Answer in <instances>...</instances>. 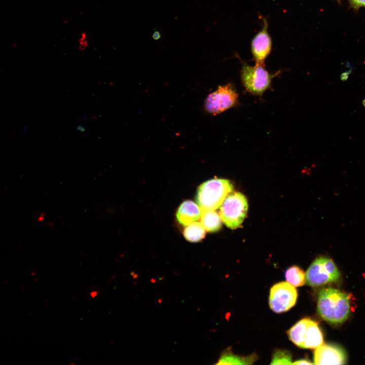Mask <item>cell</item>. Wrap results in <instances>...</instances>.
<instances>
[{
    "label": "cell",
    "instance_id": "52a82bcc",
    "mask_svg": "<svg viewBox=\"0 0 365 365\" xmlns=\"http://www.w3.org/2000/svg\"><path fill=\"white\" fill-rule=\"evenodd\" d=\"M341 276L335 263L330 258L320 257L316 259L308 268L306 281L311 286H318L336 282Z\"/></svg>",
    "mask_w": 365,
    "mask_h": 365
},
{
    "label": "cell",
    "instance_id": "8fae6325",
    "mask_svg": "<svg viewBox=\"0 0 365 365\" xmlns=\"http://www.w3.org/2000/svg\"><path fill=\"white\" fill-rule=\"evenodd\" d=\"M202 210L200 206L194 202L187 200L179 206L176 218L180 224L187 226L200 218Z\"/></svg>",
    "mask_w": 365,
    "mask_h": 365
},
{
    "label": "cell",
    "instance_id": "8992f818",
    "mask_svg": "<svg viewBox=\"0 0 365 365\" xmlns=\"http://www.w3.org/2000/svg\"><path fill=\"white\" fill-rule=\"evenodd\" d=\"M238 98L239 95L232 84L218 86L206 97L204 104V110L210 115L220 114L238 105Z\"/></svg>",
    "mask_w": 365,
    "mask_h": 365
},
{
    "label": "cell",
    "instance_id": "ac0fdd59",
    "mask_svg": "<svg viewBox=\"0 0 365 365\" xmlns=\"http://www.w3.org/2000/svg\"><path fill=\"white\" fill-rule=\"evenodd\" d=\"M351 72V70L343 72L340 76V79L342 82L346 81L348 80L349 75Z\"/></svg>",
    "mask_w": 365,
    "mask_h": 365
},
{
    "label": "cell",
    "instance_id": "9a60e30c",
    "mask_svg": "<svg viewBox=\"0 0 365 365\" xmlns=\"http://www.w3.org/2000/svg\"><path fill=\"white\" fill-rule=\"evenodd\" d=\"M285 275L287 282L294 287L302 286L306 282L305 273L297 266H293L287 269Z\"/></svg>",
    "mask_w": 365,
    "mask_h": 365
},
{
    "label": "cell",
    "instance_id": "7c38bea8",
    "mask_svg": "<svg viewBox=\"0 0 365 365\" xmlns=\"http://www.w3.org/2000/svg\"><path fill=\"white\" fill-rule=\"evenodd\" d=\"M200 220L203 227L207 232L217 231L222 227L220 215L214 210H202Z\"/></svg>",
    "mask_w": 365,
    "mask_h": 365
},
{
    "label": "cell",
    "instance_id": "3957f363",
    "mask_svg": "<svg viewBox=\"0 0 365 365\" xmlns=\"http://www.w3.org/2000/svg\"><path fill=\"white\" fill-rule=\"evenodd\" d=\"M287 335L293 343L302 348L315 349L323 343L318 323L309 318L297 322L287 331Z\"/></svg>",
    "mask_w": 365,
    "mask_h": 365
},
{
    "label": "cell",
    "instance_id": "ba28073f",
    "mask_svg": "<svg viewBox=\"0 0 365 365\" xmlns=\"http://www.w3.org/2000/svg\"><path fill=\"white\" fill-rule=\"evenodd\" d=\"M297 296L296 289L288 282L277 283L270 289L269 299L270 307L278 313L287 311L295 305Z\"/></svg>",
    "mask_w": 365,
    "mask_h": 365
},
{
    "label": "cell",
    "instance_id": "e0dca14e",
    "mask_svg": "<svg viewBox=\"0 0 365 365\" xmlns=\"http://www.w3.org/2000/svg\"><path fill=\"white\" fill-rule=\"evenodd\" d=\"M351 7L354 9L365 8V0H348Z\"/></svg>",
    "mask_w": 365,
    "mask_h": 365
},
{
    "label": "cell",
    "instance_id": "4fadbf2b",
    "mask_svg": "<svg viewBox=\"0 0 365 365\" xmlns=\"http://www.w3.org/2000/svg\"><path fill=\"white\" fill-rule=\"evenodd\" d=\"M256 355H251L247 357H241L236 355L231 351L224 352L219 359L218 364H251L256 360Z\"/></svg>",
    "mask_w": 365,
    "mask_h": 365
},
{
    "label": "cell",
    "instance_id": "ffe728a7",
    "mask_svg": "<svg viewBox=\"0 0 365 365\" xmlns=\"http://www.w3.org/2000/svg\"><path fill=\"white\" fill-rule=\"evenodd\" d=\"M97 294H98L97 291H93L90 293V295L92 298H95L97 296Z\"/></svg>",
    "mask_w": 365,
    "mask_h": 365
},
{
    "label": "cell",
    "instance_id": "5b68a950",
    "mask_svg": "<svg viewBox=\"0 0 365 365\" xmlns=\"http://www.w3.org/2000/svg\"><path fill=\"white\" fill-rule=\"evenodd\" d=\"M248 209L245 196L239 192L230 193L220 206V215L225 225L231 229L238 228L245 218Z\"/></svg>",
    "mask_w": 365,
    "mask_h": 365
},
{
    "label": "cell",
    "instance_id": "5bb4252c",
    "mask_svg": "<svg viewBox=\"0 0 365 365\" xmlns=\"http://www.w3.org/2000/svg\"><path fill=\"white\" fill-rule=\"evenodd\" d=\"M205 230L201 222L195 221L187 226L184 231V236L188 241L198 242L204 238Z\"/></svg>",
    "mask_w": 365,
    "mask_h": 365
},
{
    "label": "cell",
    "instance_id": "2e32d148",
    "mask_svg": "<svg viewBox=\"0 0 365 365\" xmlns=\"http://www.w3.org/2000/svg\"><path fill=\"white\" fill-rule=\"evenodd\" d=\"M272 364H292L291 357L289 352L285 350H277L273 355L271 362Z\"/></svg>",
    "mask_w": 365,
    "mask_h": 365
},
{
    "label": "cell",
    "instance_id": "7a4b0ae2",
    "mask_svg": "<svg viewBox=\"0 0 365 365\" xmlns=\"http://www.w3.org/2000/svg\"><path fill=\"white\" fill-rule=\"evenodd\" d=\"M233 186L228 179L213 178L202 183L198 188L196 201L201 210H215L232 192Z\"/></svg>",
    "mask_w": 365,
    "mask_h": 365
},
{
    "label": "cell",
    "instance_id": "9c48e42d",
    "mask_svg": "<svg viewBox=\"0 0 365 365\" xmlns=\"http://www.w3.org/2000/svg\"><path fill=\"white\" fill-rule=\"evenodd\" d=\"M268 26L267 22L264 20L262 28L251 41V51L256 64L264 65V62L271 51L272 40Z\"/></svg>",
    "mask_w": 365,
    "mask_h": 365
},
{
    "label": "cell",
    "instance_id": "603a6c76",
    "mask_svg": "<svg viewBox=\"0 0 365 365\" xmlns=\"http://www.w3.org/2000/svg\"><path fill=\"white\" fill-rule=\"evenodd\" d=\"M337 1L339 2L340 0H337Z\"/></svg>",
    "mask_w": 365,
    "mask_h": 365
},
{
    "label": "cell",
    "instance_id": "6da1fadb",
    "mask_svg": "<svg viewBox=\"0 0 365 365\" xmlns=\"http://www.w3.org/2000/svg\"><path fill=\"white\" fill-rule=\"evenodd\" d=\"M317 311L320 317L327 322L342 323L350 314L349 297L339 290L331 287L323 288L318 295Z\"/></svg>",
    "mask_w": 365,
    "mask_h": 365
},
{
    "label": "cell",
    "instance_id": "277c9868",
    "mask_svg": "<svg viewBox=\"0 0 365 365\" xmlns=\"http://www.w3.org/2000/svg\"><path fill=\"white\" fill-rule=\"evenodd\" d=\"M275 76L270 74L264 65L250 66L242 63L240 70L241 83L245 90L250 94L261 96L271 88L272 79Z\"/></svg>",
    "mask_w": 365,
    "mask_h": 365
},
{
    "label": "cell",
    "instance_id": "7402d4cb",
    "mask_svg": "<svg viewBox=\"0 0 365 365\" xmlns=\"http://www.w3.org/2000/svg\"><path fill=\"white\" fill-rule=\"evenodd\" d=\"M362 105L365 107V99L362 100Z\"/></svg>",
    "mask_w": 365,
    "mask_h": 365
},
{
    "label": "cell",
    "instance_id": "44dd1931",
    "mask_svg": "<svg viewBox=\"0 0 365 365\" xmlns=\"http://www.w3.org/2000/svg\"><path fill=\"white\" fill-rule=\"evenodd\" d=\"M78 130L82 132L85 130V128L82 126H79L77 128Z\"/></svg>",
    "mask_w": 365,
    "mask_h": 365
},
{
    "label": "cell",
    "instance_id": "30bf717a",
    "mask_svg": "<svg viewBox=\"0 0 365 365\" xmlns=\"http://www.w3.org/2000/svg\"><path fill=\"white\" fill-rule=\"evenodd\" d=\"M313 359L316 364H342L345 363L346 356L340 347L322 344L316 348Z\"/></svg>",
    "mask_w": 365,
    "mask_h": 365
},
{
    "label": "cell",
    "instance_id": "d6986e66",
    "mask_svg": "<svg viewBox=\"0 0 365 365\" xmlns=\"http://www.w3.org/2000/svg\"><path fill=\"white\" fill-rule=\"evenodd\" d=\"M292 364H313V363L308 360H306V359H301V360H297V361H295L294 362H292Z\"/></svg>",
    "mask_w": 365,
    "mask_h": 365
}]
</instances>
